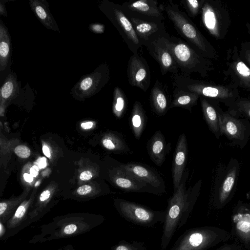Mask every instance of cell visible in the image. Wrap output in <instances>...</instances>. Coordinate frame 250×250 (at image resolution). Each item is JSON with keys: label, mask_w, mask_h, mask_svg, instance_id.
Returning a JSON list of instances; mask_svg holds the SVG:
<instances>
[{"label": "cell", "mask_w": 250, "mask_h": 250, "mask_svg": "<svg viewBox=\"0 0 250 250\" xmlns=\"http://www.w3.org/2000/svg\"><path fill=\"white\" fill-rule=\"evenodd\" d=\"M188 175V170L184 172L179 187L168 200L161 240V250L167 249L176 230L186 223L200 194L202 180L187 189Z\"/></svg>", "instance_id": "cell-1"}, {"label": "cell", "mask_w": 250, "mask_h": 250, "mask_svg": "<svg viewBox=\"0 0 250 250\" xmlns=\"http://www.w3.org/2000/svg\"><path fill=\"white\" fill-rule=\"evenodd\" d=\"M104 217L88 213L67 214L55 217L41 226L40 232L32 236L29 243L36 244L84 234L104 223Z\"/></svg>", "instance_id": "cell-2"}, {"label": "cell", "mask_w": 250, "mask_h": 250, "mask_svg": "<svg viewBox=\"0 0 250 250\" xmlns=\"http://www.w3.org/2000/svg\"><path fill=\"white\" fill-rule=\"evenodd\" d=\"M164 11L177 33L188 44L206 58L218 60L216 50L177 4L168 0L164 5Z\"/></svg>", "instance_id": "cell-3"}, {"label": "cell", "mask_w": 250, "mask_h": 250, "mask_svg": "<svg viewBox=\"0 0 250 250\" xmlns=\"http://www.w3.org/2000/svg\"><path fill=\"white\" fill-rule=\"evenodd\" d=\"M163 40L183 75L190 77L195 73L205 78L214 69L211 60L203 56L182 39L170 36Z\"/></svg>", "instance_id": "cell-4"}, {"label": "cell", "mask_w": 250, "mask_h": 250, "mask_svg": "<svg viewBox=\"0 0 250 250\" xmlns=\"http://www.w3.org/2000/svg\"><path fill=\"white\" fill-rule=\"evenodd\" d=\"M172 84L175 88L214 100L223 103L228 107L239 97L238 88L231 83L218 84L193 79L183 74L173 75Z\"/></svg>", "instance_id": "cell-5"}, {"label": "cell", "mask_w": 250, "mask_h": 250, "mask_svg": "<svg viewBox=\"0 0 250 250\" xmlns=\"http://www.w3.org/2000/svg\"><path fill=\"white\" fill-rule=\"evenodd\" d=\"M231 239L230 232L215 226L187 230L169 250H208Z\"/></svg>", "instance_id": "cell-6"}, {"label": "cell", "mask_w": 250, "mask_h": 250, "mask_svg": "<svg viewBox=\"0 0 250 250\" xmlns=\"http://www.w3.org/2000/svg\"><path fill=\"white\" fill-rule=\"evenodd\" d=\"M239 171V162L235 158H232L227 166H223L218 169L214 188L209 202L212 208L221 209L231 200Z\"/></svg>", "instance_id": "cell-7"}, {"label": "cell", "mask_w": 250, "mask_h": 250, "mask_svg": "<svg viewBox=\"0 0 250 250\" xmlns=\"http://www.w3.org/2000/svg\"><path fill=\"white\" fill-rule=\"evenodd\" d=\"M201 22L214 38L222 40L231 24L229 12L219 0H204L201 11Z\"/></svg>", "instance_id": "cell-8"}, {"label": "cell", "mask_w": 250, "mask_h": 250, "mask_svg": "<svg viewBox=\"0 0 250 250\" xmlns=\"http://www.w3.org/2000/svg\"><path fill=\"white\" fill-rule=\"evenodd\" d=\"M99 7L117 29L130 51L139 53L142 45L122 5L104 0Z\"/></svg>", "instance_id": "cell-9"}, {"label": "cell", "mask_w": 250, "mask_h": 250, "mask_svg": "<svg viewBox=\"0 0 250 250\" xmlns=\"http://www.w3.org/2000/svg\"><path fill=\"white\" fill-rule=\"evenodd\" d=\"M114 206L121 216L133 224L152 227L158 223H164L166 210H154L142 205L117 198Z\"/></svg>", "instance_id": "cell-10"}, {"label": "cell", "mask_w": 250, "mask_h": 250, "mask_svg": "<svg viewBox=\"0 0 250 250\" xmlns=\"http://www.w3.org/2000/svg\"><path fill=\"white\" fill-rule=\"evenodd\" d=\"M219 124L221 135H225L231 146L243 149L250 138V121L234 117L227 111L219 110Z\"/></svg>", "instance_id": "cell-11"}, {"label": "cell", "mask_w": 250, "mask_h": 250, "mask_svg": "<svg viewBox=\"0 0 250 250\" xmlns=\"http://www.w3.org/2000/svg\"><path fill=\"white\" fill-rule=\"evenodd\" d=\"M110 69L106 63L99 65L91 73L82 76L72 88L73 97L78 99L90 97L100 92L107 83Z\"/></svg>", "instance_id": "cell-12"}, {"label": "cell", "mask_w": 250, "mask_h": 250, "mask_svg": "<svg viewBox=\"0 0 250 250\" xmlns=\"http://www.w3.org/2000/svg\"><path fill=\"white\" fill-rule=\"evenodd\" d=\"M226 69L223 71L225 80H229L236 87L250 92V67L242 60L236 45L227 52Z\"/></svg>", "instance_id": "cell-13"}, {"label": "cell", "mask_w": 250, "mask_h": 250, "mask_svg": "<svg viewBox=\"0 0 250 250\" xmlns=\"http://www.w3.org/2000/svg\"><path fill=\"white\" fill-rule=\"evenodd\" d=\"M230 232L234 242L243 250L250 249V203L238 201L234 207L231 215Z\"/></svg>", "instance_id": "cell-14"}, {"label": "cell", "mask_w": 250, "mask_h": 250, "mask_svg": "<svg viewBox=\"0 0 250 250\" xmlns=\"http://www.w3.org/2000/svg\"><path fill=\"white\" fill-rule=\"evenodd\" d=\"M122 6L128 17L153 22H163L165 19L164 6L162 7L155 0L128 1Z\"/></svg>", "instance_id": "cell-15"}, {"label": "cell", "mask_w": 250, "mask_h": 250, "mask_svg": "<svg viewBox=\"0 0 250 250\" xmlns=\"http://www.w3.org/2000/svg\"><path fill=\"white\" fill-rule=\"evenodd\" d=\"M127 76L129 84L144 92L151 83L150 70L146 60L140 54H133L128 62Z\"/></svg>", "instance_id": "cell-16"}, {"label": "cell", "mask_w": 250, "mask_h": 250, "mask_svg": "<svg viewBox=\"0 0 250 250\" xmlns=\"http://www.w3.org/2000/svg\"><path fill=\"white\" fill-rule=\"evenodd\" d=\"M138 37L142 45L146 47L160 38L170 37L164 22H153L127 16Z\"/></svg>", "instance_id": "cell-17"}, {"label": "cell", "mask_w": 250, "mask_h": 250, "mask_svg": "<svg viewBox=\"0 0 250 250\" xmlns=\"http://www.w3.org/2000/svg\"><path fill=\"white\" fill-rule=\"evenodd\" d=\"M119 166L130 175L148 184L158 194L165 192L163 179L149 167L134 163L121 164Z\"/></svg>", "instance_id": "cell-18"}, {"label": "cell", "mask_w": 250, "mask_h": 250, "mask_svg": "<svg viewBox=\"0 0 250 250\" xmlns=\"http://www.w3.org/2000/svg\"><path fill=\"white\" fill-rule=\"evenodd\" d=\"M163 38L148 44L146 48L150 55L158 63L163 75L167 73H170L173 75H177L179 69Z\"/></svg>", "instance_id": "cell-19"}, {"label": "cell", "mask_w": 250, "mask_h": 250, "mask_svg": "<svg viewBox=\"0 0 250 250\" xmlns=\"http://www.w3.org/2000/svg\"><path fill=\"white\" fill-rule=\"evenodd\" d=\"M112 178L115 186L123 191L158 194L148 184L130 175L120 166L113 171Z\"/></svg>", "instance_id": "cell-20"}, {"label": "cell", "mask_w": 250, "mask_h": 250, "mask_svg": "<svg viewBox=\"0 0 250 250\" xmlns=\"http://www.w3.org/2000/svg\"><path fill=\"white\" fill-rule=\"evenodd\" d=\"M188 144L186 135L181 134L178 139L173 155L172 173L174 190L179 187L186 165Z\"/></svg>", "instance_id": "cell-21"}, {"label": "cell", "mask_w": 250, "mask_h": 250, "mask_svg": "<svg viewBox=\"0 0 250 250\" xmlns=\"http://www.w3.org/2000/svg\"><path fill=\"white\" fill-rule=\"evenodd\" d=\"M204 118L210 131L217 139L221 136L219 124V102L214 100L200 97Z\"/></svg>", "instance_id": "cell-22"}, {"label": "cell", "mask_w": 250, "mask_h": 250, "mask_svg": "<svg viewBox=\"0 0 250 250\" xmlns=\"http://www.w3.org/2000/svg\"><path fill=\"white\" fill-rule=\"evenodd\" d=\"M168 146L165 138L160 130L156 131L147 143V150L152 162L161 167L164 163L167 151Z\"/></svg>", "instance_id": "cell-23"}, {"label": "cell", "mask_w": 250, "mask_h": 250, "mask_svg": "<svg viewBox=\"0 0 250 250\" xmlns=\"http://www.w3.org/2000/svg\"><path fill=\"white\" fill-rule=\"evenodd\" d=\"M29 4L36 17L47 29L60 32L58 24L45 0H29Z\"/></svg>", "instance_id": "cell-24"}, {"label": "cell", "mask_w": 250, "mask_h": 250, "mask_svg": "<svg viewBox=\"0 0 250 250\" xmlns=\"http://www.w3.org/2000/svg\"><path fill=\"white\" fill-rule=\"evenodd\" d=\"M150 100L152 108L158 115H164L169 109L166 91L157 80L151 89Z\"/></svg>", "instance_id": "cell-25"}, {"label": "cell", "mask_w": 250, "mask_h": 250, "mask_svg": "<svg viewBox=\"0 0 250 250\" xmlns=\"http://www.w3.org/2000/svg\"><path fill=\"white\" fill-rule=\"evenodd\" d=\"M12 53L11 40L7 27L0 21V70L4 71L10 62Z\"/></svg>", "instance_id": "cell-26"}, {"label": "cell", "mask_w": 250, "mask_h": 250, "mask_svg": "<svg viewBox=\"0 0 250 250\" xmlns=\"http://www.w3.org/2000/svg\"><path fill=\"white\" fill-rule=\"evenodd\" d=\"M199 99L200 96L195 93L175 87L169 108L182 107L191 112L192 108L197 104Z\"/></svg>", "instance_id": "cell-27"}, {"label": "cell", "mask_w": 250, "mask_h": 250, "mask_svg": "<svg viewBox=\"0 0 250 250\" xmlns=\"http://www.w3.org/2000/svg\"><path fill=\"white\" fill-rule=\"evenodd\" d=\"M146 115L143 106L139 101H136L133 105L130 118V126L136 139L141 137L146 123Z\"/></svg>", "instance_id": "cell-28"}, {"label": "cell", "mask_w": 250, "mask_h": 250, "mask_svg": "<svg viewBox=\"0 0 250 250\" xmlns=\"http://www.w3.org/2000/svg\"><path fill=\"white\" fill-rule=\"evenodd\" d=\"M231 115L250 120V98L239 97L228 107L227 111Z\"/></svg>", "instance_id": "cell-29"}, {"label": "cell", "mask_w": 250, "mask_h": 250, "mask_svg": "<svg viewBox=\"0 0 250 250\" xmlns=\"http://www.w3.org/2000/svg\"><path fill=\"white\" fill-rule=\"evenodd\" d=\"M103 146L109 150L114 151L121 154L130 153L125 140L123 136L112 134L111 136L104 138L102 140Z\"/></svg>", "instance_id": "cell-30"}, {"label": "cell", "mask_w": 250, "mask_h": 250, "mask_svg": "<svg viewBox=\"0 0 250 250\" xmlns=\"http://www.w3.org/2000/svg\"><path fill=\"white\" fill-rule=\"evenodd\" d=\"M127 99L124 91L116 86L113 92V111L115 115L120 118L125 114L127 107Z\"/></svg>", "instance_id": "cell-31"}, {"label": "cell", "mask_w": 250, "mask_h": 250, "mask_svg": "<svg viewBox=\"0 0 250 250\" xmlns=\"http://www.w3.org/2000/svg\"><path fill=\"white\" fill-rule=\"evenodd\" d=\"M204 1V0H182L180 2L188 16L194 18L200 14Z\"/></svg>", "instance_id": "cell-32"}, {"label": "cell", "mask_w": 250, "mask_h": 250, "mask_svg": "<svg viewBox=\"0 0 250 250\" xmlns=\"http://www.w3.org/2000/svg\"><path fill=\"white\" fill-rule=\"evenodd\" d=\"M111 250H146L145 244L139 241L126 242L122 240L113 246Z\"/></svg>", "instance_id": "cell-33"}, {"label": "cell", "mask_w": 250, "mask_h": 250, "mask_svg": "<svg viewBox=\"0 0 250 250\" xmlns=\"http://www.w3.org/2000/svg\"><path fill=\"white\" fill-rule=\"evenodd\" d=\"M239 54L244 62L250 67V42H243L241 43Z\"/></svg>", "instance_id": "cell-34"}, {"label": "cell", "mask_w": 250, "mask_h": 250, "mask_svg": "<svg viewBox=\"0 0 250 250\" xmlns=\"http://www.w3.org/2000/svg\"><path fill=\"white\" fill-rule=\"evenodd\" d=\"M16 154L20 158H27L31 154L29 148L25 146L20 145L17 146L14 150Z\"/></svg>", "instance_id": "cell-35"}, {"label": "cell", "mask_w": 250, "mask_h": 250, "mask_svg": "<svg viewBox=\"0 0 250 250\" xmlns=\"http://www.w3.org/2000/svg\"><path fill=\"white\" fill-rule=\"evenodd\" d=\"M215 250H243L242 247L236 242L224 243Z\"/></svg>", "instance_id": "cell-36"}, {"label": "cell", "mask_w": 250, "mask_h": 250, "mask_svg": "<svg viewBox=\"0 0 250 250\" xmlns=\"http://www.w3.org/2000/svg\"><path fill=\"white\" fill-rule=\"evenodd\" d=\"M91 190V186L86 185L79 187L77 190V192L80 195L84 196L90 193Z\"/></svg>", "instance_id": "cell-37"}, {"label": "cell", "mask_w": 250, "mask_h": 250, "mask_svg": "<svg viewBox=\"0 0 250 250\" xmlns=\"http://www.w3.org/2000/svg\"><path fill=\"white\" fill-rule=\"evenodd\" d=\"M90 29L94 32L102 33L104 32V26L102 24H92L89 26Z\"/></svg>", "instance_id": "cell-38"}, {"label": "cell", "mask_w": 250, "mask_h": 250, "mask_svg": "<svg viewBox=\"0 0 250 250\" xmlns=\"http://www.w3.org/2000/svg\"><path fill=\"white\" fill-rule=\"evenodd\" d=\"M93 176L92 173L88 170L82 172L80 175V179L82 181L90 180Z\"/></svg>", "instance_id": "cell-39"}, {"label": "cell", "mask_w": 250, "mask_h": 250, "mask_svg": "<svg viewBox=\"0 0 250 250\" xmlns=\"http://www.w3.org/2000/svg\"><path fill=\"white\" fill-rule=\"evenodd\" d=\"M9 0H1L0 1V15L5 17L7 16V13L5 8V2Z\"/></svg>", "instance_id": "cell-40"}, {"label": "cell", "mask_w": 250, "mask_h": 250, "mask_svg": "<svg viewBox=\"0 0 250 250\" xmlns=\"http://www.w3.org/2000/svg\"><path fill=\"white\" fill-rule=\"evenodd\" d=\"M7 232V229L5 224L0 222V239L2 240Z\"/></svg>", "instance_id": "cell-41"}, {"label": "cell", "mask_w": 250, "mask_h": 250, "mask_svg": "<svg viewBox=\"0 0 250 250\" xmlns=\"http://www.w3.org/2000/svg\"><path fill=\"white\" fill-rule=\"evenodd\" d=\"M30 174L33 177H36L39 174V168L36 166H32L30 169Z\"/></svg>", "instance_id": "cell-42"}, {"label": "cell", "mask_w": 250, "mask_h": 250, "mask_svg": "<svg viewBox=\"0 0 250 250\" xmlns=\"http://www.w3.org/2000/svg\"><path fill=\"white\" fill-rule=\"evenodd\" d=\"M93 125V123L92 122H87L83 123L81 124V127L84 129H87L91 128Z\"/></svg>", "instance_id": "cell-43"}, {"label": "cell", "mask_w": 250, "mask_h": 250, "mask_svg": "<svg viewBox=\"0 0 250 250\" xmlns=\"http://www.w3.org/2000/svg\"><path fill=\"white\" fill-rule=\"evenodd\" d=\"M23 178L24 180L28 183H31L33 180V177L30 174L27 173H25L23 175Z\"/></svg>", "instance_id": "cell-44"}, {"label": "cell", "mask_w": 250, "mask_h": 250, "mask_svg": "<svg viewBox=\"0 0 250 250\" xmlns=\"http://www.w3.org/2000/svg\"><path fill=\"white\" fill-rule=\"evenodd\" d=\"M42 151L44 154L48 158H50L51 154L49 148L46 146H43L42 147Z\"/></svg>", "instance_id": "cell-45"}, {"label": "cell", "mask_w": 250, "mask_h": 250, "mask_svg": "<svg viewBox=\"0 0 250 250\" xmlns=\"http://www.w3.org/2000/svg\"><path fill=\"white\" fill-rule=\"evenodd\" d=\"M58 250H75L73 245L68 244L63 247H62Z\"/></svg>", "instance_id": "cell-46"}, {"label": "cell", "mask_w": 250, "mask_h": 250, "mask_svg": "<svg viewBox=\"0 0 250 250\" xmlns=\"http://www.w3.org/2000/svg\"><path fill=\"white\" fill-rule=\"evenodd\" d=\"M46 164V161L45 158H42L39 162V165L40 168L45 167Z\"/></svg>", "instance_id": "cell-47"}, {"label": "cell", "mask_w": 250, "mask_h": 250, "mask_svg": "<svg viewBox=\"0 0 250 250\" xmlns=\"http://www.w3.org/2000/svg\"><path fill=\"white\" fill-rule=\"evenodd\" d=\"M246 196L247 199L250 201V191L247 193Z\"/></svg>", "instance_id": "cell-48"}, {"label": "cell", "mask_w": 250, "mask_h": 250, "mask_svg": "<svg viewBox=\"0 0 250 250\" xmlns=\"http://www.w3.org/2000/svg\"><path fill=\"white\" fill-rule=\"evenodd\" d=\"M249 250H250V249Z\"/></svg>", "instance_id": "cell-49"}]
</instances>
